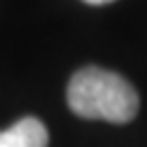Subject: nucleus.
Listing matches in <instances>:
<instances>
[{
    "instance_id": "1",
    "label": "nucleus",
    "mask_w": 147,
    "mask_h": 147,
    "mask_svg": "<svg viewBox=\"0 0 147 147\" xmlns=\"http://www.w3.org/2000/svg\"><path fill=\"white\" fill-rule=\"evenodd\" d=\"M138 93L123 76L104 67L89 65L71 76L67 104L82 119L128 123L138 113Z\"/></svg>"
},
{
    "instance_id": "2",
    "label": "nucleus",
    "mask_w": 147,
    "mask_h": 147,
    "mask_svg": "<svg viewBox=\"0 0 147 147\" xmlns=\"http://www.w3.org/2000/svg\"><path fill=\"white\" fill-rule=\"evenodd\" d=\"M50 136L37 117H24L0 132V147H48Z\"/></svg>"
},
{
    "instance_id": "3",
    "label": "nucleus",
    "mask_w": 147,
    "mask_h": 147,
    "mask_svg": "<svg viewBox=\"0 0 147 147\" xmlns=\"http://www.w3.org/2000/svg\"><path fill=\"white\" fill-rule=\"evenodd\" d=\"M87 5H108V2H115V0H82Z\"/></svg>"
}]
</instances>
